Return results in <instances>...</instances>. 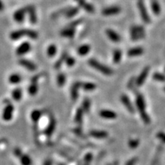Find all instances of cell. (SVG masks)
<instances>
[{
  "label": "cell",
  "instance_id": "3",
  "mask_svg": "<svg viewBox=\"0 0 165 165\" xmlns=\"http://www.w3.org/2000/svg\"><path fill=\"white\" fill-rule=\"evenodd\" d=\"M14 113V106L11 102L8 101V103L4 108L3 112V119L5 121H10L13 118Z\"/></svg>",
  "mask_w": 165,
  "mask_h": 165
},
{
  "label": "cell",
  "instance_id": "51",
  "mask_svg": "<svg viewBox=\"0 0 165 165\" xmlns=\"http://www.w3.org/2000/svg\"><path fill=\"white\" fill-rule=\"evenodd\" d=\"M107 165H112V164H107Z\"/></svg>",
  "mask_w": 165,
  "mask_h": 165
},
{
  "label": "cell",
  "instance_id": "20",
  "mask_svg": "<svg viewBox=\"0 0 165 165\" xmlns=\"http://www.w3.org/2000/svg\"><path fill=\"white\" fill-rule=\"evenodd\" d=\"M137 107H138V110H139L141 115H143L145 112V100H144L143 96L142 95H138V97H137Z\"/></svg>",
  "mask_w": 165,
  "mask_h": 165
},
{
  "label": "cell",
  "instance_id": "25",
  "mask_svg": "<svg viewBox=\"0 0 165 165\" xmlns=\"http://www.w3.org/2000/svg\"><path fill=\"white\" fill-rule=\"evenodd\" d=\"M67 56H68V54H67V52H64L63 54H61V56H60V58L57 60V61L54 64V68L57 69V70H59V69L61 67L62 64H63L64 62H65L66 59H67Z\"/></svg>",
  "mask_w": 165,
  "mask_h": 165
},
{
  "label": "cell",
  "instance_id": "41",
  "mask_svg": "<svg viewBox=\"0 0 165 165\" xmlns=\"http://www.w3.org/2000/svg\"><path fill=\"white\" fill-rule=\"evenodd\" d=\"M92 160H93V154H92L91 153H88V154H86V155L84 156L83 161H84L85 164H90V162L92 161Z\"/></svg>",
  "mask_w": 165,
  "mask_h": 165
},
{
  "label": "cell",
  "instance_id": "4",
  "mask_svg": "<svg viewBox=\"0 0 165 165\" xmlns=\"http://www.w3.org/2000/svg\"><path fill=\"white\" fill-rule=\"evenodd\" d=\"M31 48H32V46L28 41L23 42L17 48L16 54L18 56H22V55L25 54H27L28 52L30 51Z\"/></svg>",
  "mask_w": 165,
  "mask_h": 165
},
{
  "label": "cell",
  "instance_id": "21",
  "mask_svg": "<svg viewBox=\"0 0 165 165\" xmlns=\"http://www.w3.org/2000/svg\"><path fill=\"white\" fill-rule=\"evenodd\" d=\"M144 53V49L142 48H133L128 50L127 54L128 57H138L141 56Z\"/></svg>",
  "mask_w": 165,
  "mask_h": 165
},
{
  "label": "cell",
  "instance_id": "45",
  "mask_svg": "<svg viewBox=\"0 0 165 165\" xmlns=\"http://www.w3.org/2000/svg\"><path fill=\"white\" fill-rule=\"evenodd\" d=\"M137 161H138V158L135 157V158H132V159L129 160V161L126 163V165H135V164L137 163Z\"/></svg>",
  "mask_w": 165,
  "mask_h": 165
},
{
  "label": "cell",
  "instance_id": "48",
  "mask_svg": "<svg viewBox=\"0 0 165 165\" xmlns=\"http://www.w3.org/2000/svg\"><path fill=\"white\" fill-rule=\"evenodd\" d=\"M157 137L163 141V142H165V134L164 133H158L157 134Z\"/></svg>",
  "mask_w": 165,
  "mask_h": 165
},
{
  "label": "cell",
  "instance_id": "26",
  "mask_svg": "<svg viewBox=\"0 0 165 165\" xmlns=\"http://www.w3.org/2000/svg\"><path fill=\"white\" fill-rule=\"evenodd\" d=\"M78 13H79V8H76V7H70V8H67V12H66L64 15H65L67 18H70L75 16Z\"/></svg>",
  "mask_w": 165,
  "mask_h": 165
},
{
  "label": "cell",
  "instance_id": "6",
  "mask_svg": "<svg viewBox=\"0 0 165 165\" xmlns=\"http://www.w3.org/2000/svg\"><path fill=\"white\" fill-rule=\"evenodd\" d=\"M121 12V8L119 6H111L102 9V14L106 16H110V15H115L119 14Z\"/></svg>",
  "mask_w": 165,
  "mask_h": 165
},
{
  "label": "cell",
  "instance_id": "53",
  "mask_svg": "<svg viewBox=\"0 0 165 165\" xmlns=\"http://www.w3.org/2000/svg\"><path fill=\"white\" fill-rule=\"evenodd\" d=\"M164 90H165V88H164Z\"/></svg>",
  "mask_w": 165,
  "mask_h": 165
},
{
  "label": "cell",
  "instance_id": "43",
  "mask_svg": "<svg viewBox=\"0 0 165 165\" xmlns=\"http://www.w3.org/2000/svg\"><path fill=\"white\" fill-rule=\"evenodd\" d=\"M14 154H15L17 157L20 158L22 154H23V153H22V151L21 150V148H19V147H15V148L14 149Z\"/></svg>",
  "mask_w": 165,
  "mask_h": 165
},
{
  "label": "cell",
  "instance_id": "38",
  "mask_svg": "<svg viewBox=\"0 0 165 165\" xmlns=\"http://www.w3.org/2000/svg\"><path fill=\"white\" fill-rule=\"evenodd\" d=\"M67 8H62V9L59 10V11L55 12V13H54L51 15V18H57V17L60 16L61 15H65L66 12H67Z\"/></svg>",
  "mask_w": 165,
  "mask_h": 165
},
{
  "label": "cell",
  "instance_id": "42",
  "mask_svg": "<svg viewBox=\"0 0 165 165\" xmlns=\"http://www.w3.org/2000/svg\"><path fill=\"white\" fill-rule=\"evenodd\" d=\"M139 145V141L136 139H131L128 142V145L131 147V148H135L138 147V145Z\"/></svg>",
  "mask_w": 165,
  "mask_h": 165
},
{
  "label": "cell",
  "instance_id": "28",
  "mask_svg": "<svg viewBox=\"0 0 165 165\" xmlns=\"http://www.w3.org/2000/svg\"><path fill=\"white\" fill-rule=\"evenodd\" d=\"M8 81L12 84H18L22 81V76L18 74H13L8 77Z\"/></svg>",
  "mask_w": 165,
  "mask_h": 165
},
{
  "label": "cell",
  "instance_id": "46",
  "mask_svg": "<svg viewBox=\"0 0 165 165\" xmlns=\"http://www.w3.org/2000/svg\"><path fill=\"white\" fill-rule=\"evenodd\" d=\"M74 132L76 134V135H78V136H82L83 135V132H82V129H81L80 128H77L76 129H74Z\"/></svg>",
  "mask_w": 165,
  "mask_h": 165
},
{
  "label": "cell",
  "instance_id": "47",
  "mask_svg": "<svg viewBox=\"0 0 165 165\" xmlns=\"http://www.w3.org/2000/svg\"><path fill=\"white\" fill-rule=\"evenodd\" d=\"M53 164V162H52V160L51 158H48L44 161V164L43 165H52Z\"/></svg>",
  "mask_w": 165,
  "mask_h": 165
},
{
  "label": "cell",
  "instance_id": "16",
  "mask_svg": "<svg viewBox=\"0 0 165 165\" xmlns=\"http://www.w3.org/2000/svg\"><path fill=\"white\" fill-rule=\"evenodd\" d=\"M26 34H27V29H20V30L14 31L10 34V38L13 41H16V40L21 39L24 36H26Z\"/></svg>",
  "mask_w": 165,
  "mask_h": 165
},
{
  "label": "cell",
  "instance_id": "19",
  "mask_svg": "<svg viewBox=\"0 0 165 165\" xmlns=\"http://www.w3.org/2000/svg\"><path fill=\"white\" fill-rule=\"evenodd\" d=\"M106 35L109 39L113 42H119L121 41V37L117 32H116L115 31L112 30V29H106Z\"/></svg>",
  "mask_w": 165,
  "mask_h": 165
},
{
  "label": "cell",
  "instance_id": "33",
  "mask_svg": "<svg viewBox=\"0 0 165 165\" xmlns=\"http://www.w3.org/2000/svg\"><path fill=\"white\" fill-rule=\"evenodd\" d=\"M57 46L55 44H51L48 47L47 49V54L48 57H53L55 56V54H57Z\"/></svg>",
  "mask_w": 165,
  "mask_h": 165
},
{
  "label": "cell",
  "instance_id": "50",
  "mask_svg": "<svg viewBox=\"0 0 165 165\" xmlns=\"http://www.w3.org/2000/svg\"><path fill=\"white\" fill-rule=\"evenodd\" d=\"M83 165H90V164H84Z\"/></svg>",
  "mask_w": 165,
  "mask_h": 165
},
{
  "label": "cell",
  "instance_id": "13",
  "mask_svg": "<svg viewBox=\"0 0 165 165\" xmlns=\"http://www.w3.org/2000/svg\"><path fill=\"white\" fill-rule=\"evenodd\" d=\"M75 28L70 27V26H67V28L63 29V30L60 32V35L64 38H73L75 35Z\"/></svg>",
  "mask_w": 165,
  "mask_h": 165
},
{
  "label": "cell",
  "instance_id": "24",
  "mask_svg": "<svg viewBox=\"0 0 165 165\" xmlns=\"http://www.w3.org/2000/svg\"><path fill=\"white\" fill-rule=\"evenodd\" d=\"M83 109L82 108H79L77 109L76 112V116H75V119H74V121H75L76 123H77L79 126H81L83 122Z\"/></svg>",
  "mask_w": 165,
  "mask_h": 165
},
{
  "label": "cell",
  "instance_id": "11",
  "mask_svg": "<svg viewBox=\"0 0 165 165\" xmlns=\"http://www.w3.org/2000/svg\"><path fill=\"white\" fill-rule=\"evenodd\" d=\"M56 125H57L56 119H55L54 117H51L49 121V124H48V127H47V128L44 131L45 135H46L48 138H50V137L53 135L54 131L55 128H56Z\"/></svg>",
  "mask_w": 165,
  "mask_h": 165
},
{
  "label": "cell",
  "instance_id": "5",
  "mask_svg": "<svg viewBox=\"0 0 165 165\" xmlns=\"http://www.w3.org/2000/svg\"><path fill=\"white\" fill-rule=\"evenodd\" d=\"M138 8H139L141 15H142V18L144 22H146V23H149L150 22V18H149L147 9L143 3V0H139L138 1Z\"/></svg>",
  "mask_w": 165,
  "mask_h": 165
},
{
  "label": "cell",
  "instance_id": "44",
  "mask_svg": "<svg viewBox=\"0 0 165 165\" xmlns=\"http://www.w3.org/2000/svg\"><path fill=\"white\" fill-rule=\"evenodd\" d=\"M82 22H83V19H78V20H75L73 22H71V23L69 24L68 26H70V27H72V28H76V26H77L78 25H80V24Z\"/></svg>",
  "mask_w": 165,
  "mask_h": 165
},
{
  "label": "cell",
  "instance_id": "32",
  "mask_svg": "<svg viewBox=\"0 0 165 165\" xmlns=\"http://www.w3.org/2000/svg\"><path fill=\"white\" fill-rule=\"evenodd\" d=\"M20 162L22 165H32V160L28 154H22V157H20Z\"/></svg>",
  "mask_w": 165,
  "mask_h": 165
},
{
  "label": "cell",
  "instance_id": "18",
  "mask_svg": "<svg viewBox=\"0 0 165 165\" xmlns=\"http://www.w3.org/2000/svg\"><path fill=\"white\" fill-rule=\"evenodd\" d=\"M121 101L124 104L125 106L126 107V109H128V111L131 113H134L135 112V110H134V107L131 104V101H130L129 98L126 95H122L121 96Z\"/></svg>",
  "mask_w": 165,
  "mask_h": 165
},
{
  "label": "cell",
  "instance_id": "29",
  "mask_svg": "<svg viewBox=\"0 0 165 165\" xmlns=\"http://www.w3.org/2000/svg\"><path fill=\"white\" fill-rule=\"evenodd\" d=\"M152 9L154 12V13L155 15H159L161 14V6H160L159 3L157 2V0H152Z\"/></svg>",
  "mask_w": 165,
  "mask_h": 165
},
{
  "label": "cell",
  "instance_id": "39",
  "mask_svg": "<svg viewBox=\"0 0 165 165\" xmlns=\"http://www.w3.org/2000/svg\"><path fill=\"white\" fill-rule=\"evenodd\" d=\"M153 78L157 81H161V82H165V76L164 74H160V73H155L153 75Z\"/></svg>",
  "mask_w": 165,
  "mask_h": 165
},
{
  "label": "cell",
  "instance_id": "8",
  "mask_svg": "<svg viewBox=\"0 0 165 165\" xmlns=\"http://www.w3.org/2000/svg\"><path fill=\"white\" fill-rule=\"evenodd\" d=\"M26 14H27V7L20 8V9L17 10V11L14 13V19H15V22L21 23V22H22L25 20Z\"/></svg>",
  "mask_w": 165,
  "mask_h": 165
},
{
  "label": "cell",
  "instance_id": "17",
  "mask_svg": "<svg viewBox=\"0 0 165 165\" xmlns=\"http://www.w3.org/2000/svg\"><path fill=\"white\" fill-rule=\"evenodd\" d=\"M90 135L95 138L102 139V138H107L109 134L106 131H101V130H93V131H90Z\"/></svg>",
  "mask_w": 165,
  "mask_h": 165
},
{
  "label": "cell",
  "instance_id": "22",
  "mask_svg": "<svg viewBox=\"0 0 165 165\" xmlns=\"http://www.w3.org/2000/svg\"><path fill=\"white\" fill-rule=\"evenodd\" d=\"M38 82H34V81H31V84L29 85L28 88V92L31 95H34L38 93Z\"/></svg>",
  "mask_w": 165,
  "mask_h": 165
},
{
  "label": "cell",
  "instance_id": "14",
  "mask_svg": "<svg viewBox=\"0 0 165 165\" xmlns=\"http://www.w3.org/2000/svg\"><path fill=\"white\" fill-rule=\"evenodd\" d=\"M149 71H150V67H146L143 70H142V72L141 73V74L136 80V83L138 86H142V85L144 83V82H145V80H146V78H147V76H148Z\"/></svg>",
  "mask_w": 165,
  "mask_h": 165
},
{
  "label": "cell",
  "instance_id": "37",
  "mask_svg": "<svg viewBox=\"0 0 165 165\" xmlns=\"http://www.w3.org/2000/svg\"><path fill=\"white\" fill-rule=\"evenodd\" d=\"M26 36L28 38H31V39L35 40L38 38V34L37 32L34 30H31V29H27V34H26Z\"/></svg>",
  "mask_w": 165,
  "mask_h": 165
},
{
  "label": "cell",
  "instance_id": "1",
  "mask_svg": "<svg viewBox=\"0 0 165 165\" xmlns=\"http://www.w3.org/2000/svg\"><path fill=\"white\" fill-rule=\"evenodd\" d=\"M88 64H89L90 67L95 69L96 70L100 71V73H102V74H104V75L110 76L112 75V74H113V70H112V69L109 68V67H107V66L101 64L100 62H99L98 60H95V59L93 58L90 59V60H88Z\"/></svg>",
  "mask_w": 165,
  "mask_h": 165
},
{
  "label": "cell",
  "instance_id": "36",
  "mask_svg": "<svg viewBox=\"0 0 165 165\" xmlns=\"http://www.w3.org/2000/svg\"><path fill=\"white\" fill-rule=\"evenodd\" d=\"M90 106H91V102H90V100L88 98H86L83 102V105H82V109L84 111V112H89L90 109Z\"/></svg>",
  "mask_w": 165,
  "mask_h": 165
},
{
  "label": "cell",
  "instance_id": "52",
  "mask_svg": "<svg viewBox=\"0 0 165 165\" xmlns=\"http://www.w3.org/2000/svg\"><path fill=\"white\" fill-rule=\"evenodd\" d=\"M164 70H165V68H164Z\"/></svg>",
  "mask_w": 165,
  "mask_h": 165
},
{
  "label": "cell",
  "instance_id": "34",
  "mask_svg": "<svg viewBox=\"0 0 165 165\" xmlns=\"http://www.w3.org/2000/svg\"><path fill=\"white\" fill-rule=\"evenodd\" d=\"M121 51L119 49L115 50L113 52V62L115 64H119L121 59Z\"/></svg>",
  "mask_w": 165,
  "mask_h": 165
},
{
  "label": "cell",
  "instance_id": "12",
  "mask_svg": "<svg viewBox=\"0 0 165 165\" xmlns=\"http://www.w3.org/2000/svg\"><path fill=\"white\" fill-rule=\"evenodd\" d=\"M81 85H82V83L79 82V81H76L71 86V90H70V95H71V99H72L74 101L77 100L78 95H79V93H78V90H79L80 88H81Z\"/></svg>",
  "mask_w": 165,
  "mask_h": 165
},
{
  "label": "cell",
  "instance_id": "27",
  "mask_svg": "<svg viewBox=\"0 0 165 165\" xmlns=\"http://www.w3.org/2000/svg\"><path fill=\"white\" fill-rule=\"evenodd\" d=\"M12 96L15 101H20L22 97V91L21 88H16L12 92Z\"/></svg>",
  "mask_w": 165,
  "mask_h": 165
},
{
  "label": "cell",
  "instance_id": "9",
  "mask_svg": "<svg viewBox=\"0 0 165 165\" xmlns=\"http://www.w3.org/2000/svg\"><path fill=\"white\" fill-rule=\"evenodd\" d=\"M76 3L79 5L80 7L83 8L84 10H86L87 13H94L95 8L93 7V5H91L90 3H87L86 0H75Z\"/></svg>",
  "mask_w": 165,
  "mask_h": 165
},
{
  "label": "cell",
  "instance_id": "40",
  "mask_svg": "<svg viewBox=\"0 0 165 165\" xmlns=\"http://www.w3.org/2000/svg\"><path fill=\"white\" fill-rule=\"evenodd\" d=\"M65 63L67 66H68V67H73V66H74L76 63V60H75V58H74V57L67 56V59H66V60H65Z\"/></svg>",
  "mask_w": 165,
  "mask_h": 165
},
{
  "label": "cell",
  "instance_id": "7",
  "mask_svg": "<svg viewBox=\"0 0 165 165\" xmlns=\"http://www.w3.org/2000/svg\"><path fill=\"white\" fill-rule=\"evenodd\" d=\"M18 64L22 66L24 68L27 69L28 70L34 71L37 69V66L35 65V64L33 63L31 60H27V59H20L18 60Z\"/></svg>",
  "mask_w": 165,
  "mask_h": 165
},
{
  "label": "cell",
  "instance_id": "2",
  "mask_svg": "<svg viewBox=\"0 0 165 165\" xmlns=\"http://www.w3.org/2000/svg\"><path fill=\"white\" fill-rule=\"evenodd\" d=\"M131 37L133 41L145 37V30L142 26H132L131 28Z\"/></svg>",
  "mask_w": 165,
  "mask_h": 165
},
{
  "label": "cell",
  "instance_id": "35",
  "mask_svg": "<svg viewBox=\"0 0 165 165\" xmlns=\"http://www.w3.org/2000/svg\"><path fill=\"white\" fill-rule=\"evenodd\" d=\"M66 82V76L64 75L63 73H60L57 76V83L58 86L62 87L64 86V83Z\"/></svg>",
  "mask_w": 165,
  "mask_h": 165
},
{
  "label": "cell",
  "instance_id": "23",
  "mask_svg": "<svg viewBox=\"0 0 165 165\" xmlns=\"http://www.w3.org/2000/svg\"><path fill=\"white\" fill-rule=\"evenodd\" d=\"M90 51V46L89 44H83L77 49L78 54L80 56H86Z\"/></svg>",
  "mask_w": 165,
  "mask_h": 165
},
{
  "label": "cell",
  "instance_id": "31",
  "mask_svg": "<svg viewBox=\"0 0 165 165\" xmlns=\"http://www.w3.org/2000/svg\"><path fill=\"white\" fill-rule=\"evenodd\" d=\"M81 88L83 90H86V91H93L96 88V85L93 83L86 82V83H82L81 85Z\"/></svg>",
  "mask_w": 165,
  "mask_h": 165
},
{
  "label": "cell",
  "instance_id": "10",
  "mask_svg": "<svg viewBox=\"0 0 165 165\" xmlns=\"http://www.w3.org/2000/svg\"><path fill=\"white\" fill-rule=\"evenodd\" d=\"M27 14L28 15L29 21H30L31 23H32L33 25L37 23V14H36V10L34 6H27Z\"/></svg>",
  "mask_w": 165,
  "mask_h": 165
},
{
  "label": "cell",
  "instance_id": "30",
  "mask_svg": "<svg viewBox=\"0 0 165 165\" xmlns=\"http://www.w3.org/2000/svg\"><path fill=\"white\" fill-rule=\"evenodd\" d=\"M41 115H42V112L41 111L38 110V109H34L31 113V119L34 123H37L39 121V119H41Z\"/></svg>",
  "mask_w": 165,
  "mask_h": 165
},
{
  "label": "cell",
  "instance_id": "49",
  "mask_svg": "<svg viewBox=\"0 0 165 165\" xmlns=\"http://www.w3.org/2000/svg\"><path fill=\"white\" fill-rule=\"evenodd\" d=\"M5 8V6H4V4H3V3L2 2V0H0V12L3 11Z\"/></svg>",
  "mask_w": 165,
  "mask_h": 165
},
{
  "label": "cell",
  "instance_id": "15",
  "mask_svg": "<svg viewBox=\"0 0 165 165\" xmlns=\"http://www.w3.org/2000/svg\"><path fill=\"white\" fill-rule=\"evenodd\" d=\"M100 117L106 119H114L117 117V114L112 110L109 109H102L100 112Z\"/></svg>",
  "mask_w": 165,
  "mask_h": 165
}]
</instances>
